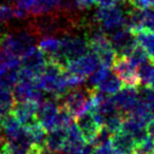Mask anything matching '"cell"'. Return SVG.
I'll list each match as a JSON object with an SVG mask.
<instances>
[{
  "label": "cell",
  "mask_w": 154,
  "mask_h": 154,
  "mask_svg": "<svg viewBox=\"0 0 154 154\" xmlns=\"http://www.w3.org/2000/svg\"><path fill=\"white\" fill-rule=\"evenodd\" d=\"M90 51L86 35L66 34L60 40V50L58 55L53 60L66 66L68 62L85 55Z\"/></svg>",
  "instance_id": "cell-1"
},
{
  "label": "cell",
  "mask_w": 154,
  "mask_h": 154,
  "mask_svg": "<svg viewBox=\"0 0 154 154\" xmlns=\"http://www.w3.org/2000/svg\"><path fill=\"white\" fill-rule=\"evenodd\" d=\"M92 88H74L57 98L59 106L66 108L74 117L89 112L92 108Z\"/></svg>",
  "instance_id": "cell-2"
},
{
  "label": "cell",
  "mask_w": 154,
  "mask_h": 154,
  "mask_svg": "<svg viewBox=\"0 0 154 154\" xmlns=\"http://www.w3.org/2000/svg\"><path fill=\"white\" fill-rule=\"evenodd\" d=\"M126 14L117 5L110 8H100L96 11L93 19L106 33L113 32L119 28H124Z\"/></svg>",
  "instance_id": "cell-3"
},
{
  "label": "cell",
  "mask_w": 154,
  "mask_h": 154,
  "mask_svg": "<svg viewBox=\"0 0 154 154\" xmlns=\"http://www.w3.org/2000/svg\"><path fill=\"white\" fill-rule=\"evenodd\" d=\"M114 73L119 77L125 86L138 88L140 79L137 73V68L131 63L127 56H117L112 66Z\"/></svg>",
  "instance_id": "cell-4"
},
{
  "label": "cell",
  "mask_w": 154,
  "mask_h": 154,
  "mask_svg": "<svg viewBox=\"0 0 154 154\" xmlns=\"http://www.w3.org/2000/svg\"><path fill=\"white\" fill-rule=\"evenodd\" d=\"M99 66H100V62L97 55L92 51H89L85 55L68 62L66 69L70 73L87 77L88 75L92 74L96 69H98Z\"/></svg>",
  "instance_id": "cell-5"
},
{
  "label": "cell",
  "mask_w": 154,
  "mask_h": 154,
  "mask_svg": "<svg viewBox=\"0 0 154 154\" xmlns=\"http://www.w3.org/2000/svg\"><path fill=\"white\" fill-rule=\"evenodd\" d=\"M110 41L117 56H129L137 45L135 34L128 29H120L111 35Z\"/></svg>",
  "instance_id": "cell-6"
},
{
  "label": "cell",
  "mask_w": 154,
  "mask_h": 154,
  "mask_svg": "<svg viewBox=\"0 0 154 154\" xmlns=\"http://www.w3.org/2000/svg\"><path fill=\"white\" fill-rule=\"evenodd\" d=\"M37 108L38 105L33 101H19L15 103L12 113L24 129H28L36 124H40L37 117Z\"/></svg>",
  "instance_id": "cell-7"
},
{
  "label": "cell",
  "mask_w": 154,
  "mask_h": 154,
  "mask_svg": "<svg viewBox=\"0 0 154 154\" xmlns=\"http://www.w3.org/2000/svg\"><path fill=\"white\" fill-rule=\"evenodd\" d=\"M59 110L56 98L52 96L51 99H45L37 108V117L40 125L49 132L53 130V125L55 122L56 115Z\"/></svg>",
  "instance_id": "cell-8"
},
{
  "label": "cell",
  "mask_w": 154,
  "mask_h": 154,
  "mask_svg": "<svg viewBox=\"0 0 154 154\" xmlns=\"http://www.w3.org/2000/svg\"><path fill=\"white\" fill-rule=\"evenodd\" d=\"M112 99L117 110L122 112L125 115H128L138 100V92L136 88L125 86V88H122L116 94L112 95Z\"/></svg>",
  "instance_id": "cell-9"
},
{
  "label": "cell",
  "mask_w": 154,
  "mask_h": 154,
  "mask_svg": "<svg viewBox=\"0 0 154 154\" xmlns=\"http://www.w3.org/2000/svg\"><path fill=\"white\" fill-rule=\"evenodd\" d=\"M76 125L79 128L87 143H92L103 126L99 125L92 112H85L76 117Z\"/></svg>",
  "instance_id": "cell-10"
},
{
  "label": "cell",
  "mask_w": 154,
  "mask_h": 154,
  "mask_svg": "<svg viewBox=\"0 0 154 154\" xmlns=\"http://www.w3.org/2000/svg\"><path fill=\"white\" fill-rule=\"evenodd\" d=\"M66 140L61 149L63 154H79L82 147L87 143L76 124L72 122L66 129Z\"/></svg>",
  "instance_id": "cell-11"
},
{
  "label": "cell",
  "mask_w": 154,
  "mask_h": 154,
  "mask_svg": "<svg viewBox=\"0 0 154 154\" xmlns=\"http://www.w3.org/2000/svg\"><path fill=\"white\" fill-rule=\"evenodd\" d=\"M48 62V58L38 47H34L21 58L22 68L32 71L37 77L40 75Z\"/></svg>",
  "instance_id": "cell-12"
},
{
  "label": "cell",
  "mask_w": 154,
  "mask_h": 154,
  "mask_svg": "<svg viewBox=\"0 0 154 154\" xmlns=\"http://www.w3.org/2000/svg\"><path fill=\"white\" fill-rule=\"evenodd\" d=\"M111 145L117 154L136 153L137 143L129 133L122 130L112 134Z\"/></svg>",
  "instance_id": "cell-13"
},
{
  "label": "cell",
  "mask_w": 154,
  "mask_h": 154,
  "mask_svg": "<svg viewBox=\"0 0 154 154\" xmlns=\"http://www.w3.org/2000/svg\"><path fill=\"white\" fill-rule=\"evenodd\" d=\"M0 128L8 139L15 138L24 130V128L20 125V122L12 112L0 117Z\"/></svg>",
  "instance_id": "cell-14"
},
{
  "label": "cell",
  "mask_w": 154,
  "mask_h": 154,
  "mask_svg": "<svg viewBox=\"0 0 154 154\" xmlns=\"http://www.w3.org/2000/svg\"><path fill=\"white\" fill-rule=\"evenodd\" d=\"M5 146L12 154H28L33 143L28 134V131L24 129L20 135L5 141Z\"/></svg>",
  "instance_id": "cell-15"
},
{
  "label": "cell",
  "mask_w": 154,
  "mask_h": 154,
  "mask_svg": "<svg viewBox=\"0 0 154 154\" xmlns=\"http://www.w3.org/2000/svg\"><path fill=\"white\" fill-rule=\"evenodd\" d=\"M66 131L63 129H54L49 131L45 146L41 149L47 152H61L64 140H66Z\"/></svg>",
  "instance_id": "cell-16"
},
{
  "label": "cell",
  "mask_w": 154,
  "mask_h": 154,
  "mask_svg": "<svg viewBox=\"0 0 154 154\" xmlns=\"http://www.w3.org/2000/svg\"><path fill=\"white\" fill-rule=\"evenodd\" d=\"M62 5V0H33L30 14L34 16L45 15L58 11Z\"/></svg>",
  "instance_id": "cell-17"
},
{
  "label": "cell",
  "mask_w": 154,
  "mask_h": 154,
  "mask_svg": "<svg viewBox=\"0 0 154 154\" xmlns=\"http://www.w3.org/2000/svg\"><path fill=\"white\" fill-rule=\"evenodd\" d=\"M38 48L45 53L48 60H53L58 55L60 50V40L56 36H42L38 42Z\"/></svg>",
  "instance_id": "cell-18"
},
{
  "label": "cell",
  "mask_w": 154,
  "mask_h": 154,
  "mask_svg": "<svg viewBox=\"0 0 154 154\" xmlns=\"http://www.w3.org/2000/svg\"><path fill=\"white\" fill-rule=\"evenodd\" d=\"M124 87V82L116 74L110 73L105 79L96 87V89L107 95H114Z\"/></svg>",
  "instance_id": "cell-19"
},
{
  "label": "cell",
  "mask_w": 154,
  "mask_h": 154,
  "mask_svg": "<svg viewBox=\"0 0 154 154\" xmlns=\"http://www.w3.org/2000/svg\"><path fill=\"white\" fill-rule=\"evenodd\" d=\"M137 73L140 84L154 89V60L149 58L146 62L141 63L137 69Z\"/></svg>",
  "instance_id": "cell-20"
},
{
  "label": "cell",
  "mask_w": 154,
  "mask_h": 154,
  "mask_svg": "<svg viewBox=\"0 0 154 154\" xmlns=\"http://www.w3.org/2000/svg\"><path fill=\"white\" fill-rule=\"evenodd\" d=\"M28 131V134L32 140L33 145H36L40 148H45V140H47L48 131L41 126L40 124H36L30 128L26 129Z\"/></svg>",
  "instance_id": "cell-21"
},
{
  "label": "cell",
  "mask_w": 154,
  "mask_h": 154,
  "mask_svg": "<svg viewBox=\"0 0 154 154\" xmlns=\"http://www.w3.org/2000/svg\"><path fill=\"white\" fill-rule=\"evenodd\" d=\"M135 37H136L137 43L147 51L150 57L154 58V33L140 31L138 33H135Z\"/></svg>",
  "instance_id": "cell-22"
},
{
  "label": "cell",
  "mask_w": 154,
  "mask_h": 154,
  "mask_svg": "<svg viewBox=\"0 0 154 154\" xmlns=\"http://www.w3.org/2000/svg\"><path fill=\"white\" fill-rule=\"evenodd\" d=\"M16 100L13 95V91L7 89L0 91V117L12 112Z\"/></svg>",
  "instance_id": "cell-23"
},
{
  "label": "cell",
  "mask_w": 154,
  "mask_h": 154,
  "mask_svg": "<svg viewBox=\"0 0 154 154\" xmlns=\"http://www.w3.org/2000/svg\"><path fill=\"white\" fill-rule=\"evenodd\" d=\"M73 118H74V116L66 108L59 106V110H58V113L56 115L55 122H54L53 125V130L54 129H63V130H66L69 128V126L73 122Z\"/></svg>",
  "instance_id": "cell-24"
},
{
  "label": "cell",
  "mask_w": 154,
  "mask_h": 154,
  "mask_svg": "<svg viewBox=\"0 0 154 154\" xmlns=\"http://www.w3.org/2000/svg\"><path fill=\"white\" fill-rule=\"evenodd\" d=\"M127 57L129 58L131 63L134 64L136 68H138L141 63H143V62H146L149 59L150 56H149V54L147 53V51H146L140 45L137 43L134 49L132 50V52L130 53V55L127 56Z\"/></svg>",
  "instance_id": "cell-25"
},
{
  "label": "cell",
  "mask_w": 154,
  "mask_h": 154,
  "mask_svg": "<svg viewBox=\"0 0 154 154\" xmlns=\"http://www.w3.org/2000/svg\"><path fill=\"white\" fill-rule=\"evenodd\" d=\"M109 74H110V69L100 66L89 77V80H88L89 88H96Z\"/></svg>",
  "instance_id": "cell-26"
},
{
  "label": "cell",
  "mask_w": 154,
  "mask_h": 154,
  "mask_svg": "<svg viewBox=\"0 0 154 154\" xmlns=\"http://www.w3.org/2000/svg\"><path fill=\"white\" fill-rule=\"evenodd\" d=\"M14 17L13 8L5 5H0V23H5Z\"/></svg>",
  "instance_id": "cell-27"
},
{
  "label": "cell",
  "mask_w": 154,
  "mask_h": 154,
  "mask_svg": "<svg viewBox=\"0 0 154 154\" xmlns=\"http://www.w3.org/2000/svg\"><path fill=\"white\" fill-rule=\"evenodd\" d=\"M130 5L135 9H148V8H154V0H128Z\"/></svg>",
  "instance_id": "cell-28"
},
{
  "label": "cell",
  "mask_w": 154,
  "mask_h": 154,
  "mask_svg": "<svg viewBox=\"0 0 154 154\" xmlns=\"http://www.w3.org/2000/svg\"><path fill=\"white\" fill-rule=\"evenodd\" d=\"M94 154H117L116 151L114 150V148L112 147L111 141L103 145H99L95 147Z\"/></svg>",
  "instance_id": "cell-29"
},
{
  "label": "cell",
  "mask_w": 154,
  "mask_h": 154,
  "mask_svg": "<svg viewBox=\"0 0 154 154\" xmlns=\"http://www.w3.org/2000/svg\"><path fill=\"white\" fill-rule=\"evenodd\" d=\"M75 1H76L77 8H78L80 11L89 9L90 7H92L93 3H95V0H75Z\"/></svg>",
  "instance_id": "cell-30"
},
{
  "label": "cell",
  "mask_w": 154,
  "mask_h": 154,
  "mask_svg": "<svg viewBox=\"0 0 154 154\" xmlns=\"http://www.w3.org/2000/svg\"><path fill=\"white\" fill-rule=\"evenodd\" d=\"M117 0H95V3L99 8H110L116 5Z\"/></svg>",
  "instance_id": "cell-31"
},
{
  "label": "cell",
  "mask_w": 154,
  "mask_h": 154,
  "mask_svg": "<svg viewBox=\"0 0 154 154\" xmlns=\"http://www.w3.org/2000/svg\"><path fill=\"white\" fill-rule=\"evenodd\" d=\"M95 146L92 143H86L79 154H94Z\"/></svg>",
  "instance_id": "cell-32"
},
{
  "label": "cell",
  "mask_w": 154,
  "mask_h": 154,
  "mask_svg": "<svg viewBox=\"0 0 154 154\" xmlns=\"http://www.w3.org/2000/svg\"><path fill=\"white\" fill-rule=\"evenodd\" d=\"M147 131L149 136H151L154 139V118L152 120H150L147 125Z\"/></svg>",
  "instance_id": "cell-33"
},
{
  "label": "cell",
  "mask_w": 154,
  "mask_h": 154,
  "mask_svg": "<svg viewBox=\"0 0 154 154\" xmlns=\"http://www.w3.org/2000/svg\"><path fill=\"white\" fill-rule=\"evenodd\" d=\"M28 154H42V149L40 147H38V146L33 145L31 147L30 151L28 152Z\"/></svg>",
  "instance_id": "cell-34"
},
{
  "label": "cell",
  "mask_w": 154,
  "mask_h": 154,
  "mask_svg": "<svg viewBox=\"0 0 154 154\" xmlns=\"http://www.w3.org/2000/svg\"><path fill=\"white\" fill-rule=\"evenodd\" d=\"M5 143L0 146V154H12L11 152H10V150L7 148V146H5Z\"/></svg>",
  "instance_id": "cell-35"
},
{
  "label": "cell",
  "mask_w": 154,
  "mask_h": 154,
  "mask_svg": "<svg viewBox=\"0 0 154 154\" xmlns=\"http://www.w3.org/2000/svg\"><path fill=\"white\" fill-rule=\"evenodd\" d=\"M7 71H8V68H7V66H5L2 63H1V62H0V77L2 76V75L5 74V73L7 72Z\"/></svg>",
  "instance_id": "cell-36"
},
{
  "label": "cell",
  "mask_w": 154,
  "mask_h": 154,
  "mask_svg": "<svg viewBox=\"0 0 154 154\" xmlns=\"http://www.w3.org/2000/svg\"><path fill=\"white\" fill-rule=\"evenodd\" d=\"M119 1H122V2H127L128 0H119Z\"/></svg>",
  "instance_id": "cell-37"
},
{
  "label": "cell",
  "mask_w": 154,
  "mask_h": 154,
  "mask_svg": "<svg viewBox=\"0 0 154 154\" xmlns=\"http://www.w3.org/2000/svg\"><path fill=\"white\" fill-rule=\"evenodd\" d=\"M148 154H154V152H151V153H148Z\"/></svg>",
  "instance_id": "cell-38"
},
{
  "label": "cell",
  "mask_w": 154,
  "mask_h": 154,
  "mask_svg": "<svg viewBox=\"0 0 154 154\" xmlns=\"http://www.w3.org/2000/svg\"><path fill=\"white\" fill-rule=\"evenodd\" d=\"M150 58H151V57H150ZM151 59H152V60H154V58H151Z\"/></svg>",
  "instance_id": "cell-39"
}]
</instances>
